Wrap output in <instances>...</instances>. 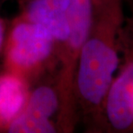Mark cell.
Listing matches in <instances>:
<instances>
[{
  "mask_svg": "<svg viewBox=\"0 0 133 133\" xmlns=\"http://www.w3.org/2000/svg\"><path fill=\"white\" fill-rule=\"evenodd\" d=\"M58 46L49 30L19 15L8 27L3 70L33 87L51 75L58 66Z\"/></svg>",
  "mask_w": 133,
  "mask_h": 133,
  "instance_id": "1",
  "label": "cell"
},
{
  "mask_svg": "<svg viewBox=\"0 0 133 133\" xmlns=\"http://www.w3.org/2000/svg\"><path fill=\"white\" fill-rule=\"evenodd\" d=\"M94 6L92 29L79 52L74 78V94L88 110L104 102L112 83L118 57L107 34L105 15Z\"/></svg>",
  "mask_w": 133,
  "mask_h": 133,
  "instance_id": "2",
  "label": "cell"
},
{
  "mask_svg": "<svg viewBox=\"0 0 133 133\" xmlns=\"http://www.w3.org/2000/svg\"><path fill=\"white\" fill-rule=\"evenodd\" d=\"M70 32L68 40L58 48L55 86L63 107H71L74 96V78L79 52L88 37L94 19V0H69Z\"/></svg>",
  "mask_w": 133,
  "mask_h": 133,
  "instance_id": "3",
  "label": "cell"
},
{
  "mask_svg": "<svg viewBox=\"0 0 133 133\" xmlns=\"http://www.w3.org/2000/svg\"><path fill=\"white\" fill-rule=\"evenodd\" d=\"M50 76L30 87L28 99L19 114L10 122L8 133H54L58 131L54 117L59 116L61 100L55 79Z\"/></svg>",
  "mask_w": 133,
  "mask_h": 133,
  "instance_id": "4",
  "label": "cell"
},
{
  "mask_svg": "<svg viewBox=\"0 0 133 133\" xmlns=\"http://www.w3.org/2000/svg\"><path fill=\"white\" fill-rule=\"evenodd\" d=\"M19 5L20 17L46 28L58 48L68 40L69 0H28Z\"/></svg>",
  "mask_w": 133,
  "mask_h": 133,
  "instance_id": "5",
  "label": "cell"
},
{
  "mask_svg": "<svg viewBox=\"0 0 133 133\" xmlns=\"http://www.w3.org/2000/svg\"><path fill=\"white\" fill-rule=\"evenodd\" d=\"M106 116L111 126L125 130L133 123V62L112 81L105 98Z\"/></svg>",
  "mask_w": 133,
  "mask_h": 133,
  "instance_id": "6",
  "label": "cell"
},
{
  "mask_svg": "<svg viewBox=\"0 0 133 133\" xmlns=\"http://www.w3.org/2000/svg\"><path fill=\"white\" fill-rule=\"evenodd\" d=\"M30 90L29 85L18 76L4 70L0 73V132H5L24 107Z\"/></svg>",
  "mask_w": 133,
  "mask_h": 133,
  "instance_id": "7",
  "label": "cell"
},
{
  "mask_svg": "<svg viewBox=\"0 0 133 133\" xmlns=\"http://www.w3.org/2000/svg\"><path fill=\"white\" fill-rule=\"evenodd\" d=\"M8 27H9V24H8L7 21H5L4 18L0 17V56L3 55Z\"/></svg>",
  "mask_w": 133,
  "mask_h": 133,
  "instance_id": "8",
  "label": "cell"
},
{
  "mask_svg": "<svg viewBox=\"0 0 133 133\" xmlns=\"http://www.w3.org/2000/svg\"><path fill=\"white\" fill-rule=\"evenodd\" d=\"M17 1L18 2V4H21V3H23L25 1H28V0H17Z\"/></svg>",
  "mask_w": 133,
  "mask_h": 133,
  "instance_id": "9",
  "label": "cell"
},
{
  "mask_svg": "<svg viewBox=\"0 0 133 133\" xmlns=\"http://www.w3.org/2000/svg\"><path fill=\"white\" fill-rule=\"evenodd\" d=\"M4 1H5V0H0V3H2V2H4Z\"/></svg>",
  "mask_w": 133,
  "mask_h": 133,
  "instance_id": "10",
  "label": "cell"
}]
</instances>
